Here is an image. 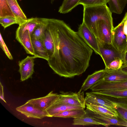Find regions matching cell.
<instances>
[{
	"mask_svg": "<svg viewBox=\"0 0 127 127\" xmlns=\"http://www.w3.org/2000/svg\"><path fill=\"white\" fill-rule=\"evenodd\" d=\"M54 49L47 61L50 67L61 77L71 78L84 72L89 66L93 50L63 21L48 18Z\"/></svg>",
	"mask_w": 127,
	"mask_h": 127,
	"instance_id": "obj_1",
	"label": "cell"
},
{
	"mask_svg": "<svg viewBox=\"0 0 127 127\" xmlns=\"http://www.w3.org/2000/svg\"><path fill=\"white\" fill-rule=\"evenodd\" d=\"M83 7V22L96 37V24L99 21H105L112 31V13L106 4Z\"/></svg>",
	"mask_w": 127,
	"mask_h": 127,
	"instance_id": "obj_2",
	"label": "cell"
},
{
	"mask_svg": "<svg viewBox=\"0 0 127 127\" xmlns=\"http://www.w3.org/2000/svg\"><path fill=\"white\" fill-rule=\"evenodd\" d=\"M97 38L101 54L100 56L104 61L105 68L107 67L109 64L115 60L121 59L123 60L124 53L117 50L112 43H107L101 41L97 37Z\"/></svg>",
	"mask_w": 127,
	"mask_h": 127,
	"instance_id": "obj_3",
	"label": "cell"
},
{
	"mask_svg": "<svg viewBox=\"0 0 127 127\" xmlns=\"http://www.w3.org/2000/svg\"><path fill=\"white\" fill-rule=\"evenodd\" d=\"M81 89L78 92L61 91L58 98L55 102L60 104L80 106L85 108L86 102L84 91Z\"/></svg>",
	"mask_w": 127,
	"mask_h": 127,
	"instance_id": "obj_4",
	"label": "cell"
},
{
	"mask_svg": "<svg viewBox=\"0 0 127 127\" xmlns=\"http://www.w3.org/2000/svg\"><path fill=\"white\" fill-rule=\"evenodd\" d=\"M86 111L89 116L102 124L103 126L108 127L110 125H115L127 127V121L119 114L118 116L116 117L95 113L87 109Z\"/></svg>",
	"mask_w": 127,
	"mask_h": 127,
	"instance_id": "obj_5",
	"label": "cell"
},
{
	"mask_svg": "<svg viewBox=\"0 0 127 127\" xmlns=\"http://www.w3.org/2000/svg\"><path fill=\"white\" fill-rule=\"evenodd\" d=\"M124 18L112 32V44L118 51L124 53L127 49V36L123 32Z\"/></svg>",
	"mask_w": 127,
	"mask_h": 127,
	"instance_id": "obj_6",
	"label": "cell"
},
{
	"mask_svg": "<svg viewBox=\"0 0 127 127\" xmlns=\"http://www.w3.org/2000/svg\"><path fill=\"white\" fill-rule=\"evenodd\" d=\"M77 32L80 36L95 53L100 56L97 37L83 22L79 26Z\"/></svg>",
	"mask_w": 127,
	"mask_h": 127,
	"instance_id": "obj_7",
	"label": "cell"
},
{
	"mask_svg": "<svg viewBox=\"0 0 127 127\" xmlns=\"http://www.w3.org/2000/svg\"><path fill=\"white\" fill-rule=\"evenodd\" d=\"M89 89L91 90L92 91L127 90V80L119 82H109L102 79L92 85Z\"/></svg>",
	"mask_w": 127,
	"mask_h": 127,
	"instance_id": "obj_8",
	"label": "cell"
},
{
	"mask_svg": "<svg viewBox=\"0 0 127 127\" xmlns=\"http://www.w3.org/2000/svg\"><path fill=\"white\" fill-rule=\"evenodd\" d=\"M16 110L28 118L42 119L46 117H50L46 110L35 107L28 101L24 104L16 108Z\"/></svg>",
	"mask_w": 127,
	"mask_h": 127,
	"instance_id": "obj_9",
	"label": "cell"
},
{
	"mask_svg": "<svg viewBox=\"0 0 127 127\" xmlns=\"http://www.w3.org/2000/svg\"><path fill=\"white\" fill-rule=\"evenodd\" d=\"M99 97L114 103L118 114L127 121V97H116L95 94Z\"/></svg>",
	"mask_w": 127,
	"mask_h": 127,
	"instance_id": "obj_10",
	"label": "cell"
},
{
	"mask_svg": "<svg viewBox=\"0 0 127 127\" xmlns=\"http://www.w3.org/2000/svg\"><path fill=\"white\" fill-rule=\"evenodd\" d=\"M59 97V94L51 91L45 96L32 99L28 101L35 107L46 110L57 100Z\"/></svg>",
	"mask_w": 127,
	"mask_h": 127,
	"instance_id": "obj_11",
	"label": "cell"
},
{
	"mask_svg": "<svg viewBox=\"0 0 127 127\" xmlns=\"http://www.w3.org/2000/svg\"><path fill=\"white\" fill-rule=\"evenodd\" d=\"M36 58L34 56H28L24 59L19 61V72L20 74L21 81L26 80L32 76L34 72V59Z\"/></svg>",
	"mask_w": 127,
	"mask_h": 127,
	"instance_id": "obj_12",
	"label": "cell"
},
{
	"mask_svg": "<svg viewBox=\"0 0 127 127\" xmlns=\"http://www.w3.org/2000/svg\"><path fill=\"white\" fill-rule=\"evenodd\" d=\"M41 21L40 18L32 17L28 19L17 29L16 33V39L19 42L21 39L24 32L28 31L31 35L37 26Z\"/></svg>",
	"mask_w": 127,
	"mask_h": 127,
	"instance_id": "obj_13",
	"label": "cell"
},
{
	"mask_svg": "<svg viewBox=\"0 0 127 127\" xmlns=\"http://www.w3.org/2000/svg\"><path fill=\"white\" fill-rule=\"evenodd\" d=\"M96 37L105 42L112 43V32L110 28L104 21H98L96 24Z\"/></svg>",
	"mask_w": 127,
	"mask_h": 127,
	"instance_id": "obj_14",
	"label": "cell"
},
{
	"mask_svg": "<svg viewBox=\"0 0 127 127\" xmlns=\"http://www.w3.org/2000/svg\"><path fill=\"white\" fill-rule=\"evenodd\" d=\"M103 79L109 82H119L127 80V73L121 68L113 70L105 68Z\"/></svg>",
	"mask_w": 127,
	"mask_h": 127,
	"instance_id": "obj_15",
	"label": "cell"
},
{
	"mask_svg": "<svg viewBox=\"0 0 127 127\" xmlns=\"http://www.w3.org/2000/svg\"><path fill=\"white\" fill-rule=\"evenodd\" d=\"M104 73V70L102 69L96 71L88 75L81 87L82 91L87 90L96 82L103 79Z\"/></svg>",
	"mask_w": 127,
	"mask_h": 127,
	"instance_id": "obj_16",
	"label": "cell"
},
{
	"mask_svg": "<svg viewBox=\"0 0 127 127\" xmlns=\"http://www.w3.org/2000/svg\"><path fill=\"white\" fill-rule=\"evenodd\" d=\"M87 109L94 112L106 115L118 117L119 114L115 109H109L102 105L86 103Z\"/></svg>",
	"mask_w": 127,
	"mask_h": 127,
	"instance_id": "obj_17",
	"label": "cell"
},
{
	"mask_svg": "<svg viewBox=\"0 0 127 127\" xmlns=\"http://www.w3.org/2000/svg\"><path fill=\"white\" fill-rule=\"evenodd\" d=\"M82 108L85 109L81 106L58 104L55 102L46 110L49 114L50 117H52L56 114L66 111Z\"/></svg>",
	"mask_w": 127,
	"mask_h": 127,
	"instance_id": "obj_18",
	"label": "cell"
},
{
	"mask_svg": "<svg viewBox=\"0 0 127 127\" xmlns=\"http://www.w3.org/2000/svg\"><path fill=\"white\" fill-rule=\"evenodd\" d=\"M34 52V56L39 58L47 61L49 59L47 51L40 40L31 37Z\"/></svg>",
	"mask_w": 127,
	"mask_h": 127,
	"instance_id": "obj_19",
	"label": "cell"
},
{
	"mask_svg": "<svg viewBox=\"0 0 127 127\" xmlns=\"http://www.w3.org/2000/svg\"><path fill=\"white\" fill-rule=\"evenodd\" d=\"M86 103L98 104L104 106L110 109H115L114 103L98 97L91 92L86 93Z\"/></svg>",
	"mask_w": 127,
	"mask_h": 127,
	"instance_id": "obj_20",
	"label": "cell"
},
{
	"mask_svg": "<svg viewBox=\"0 0 127 127\" xmlns=\"http://www.w3.org/2000/svg\"><path fill=\"white\" fill-rule=\"evenodd\" d=\"M41 40L47 51L49 59L52 57L53 54L54 46L53 38L48 26L47 23L46 28Z\"/></svg>",
	"mask_w": 127,
	"mask_h": 127,
	"instance_id": "obj_21",
	"label": "cell"
},
{
	"mask_svg": "<svg viewBox=\"0 0 127 127\" xmlns=\"http://www.w3.org/2000/svg\"><path fill=\"white\" fill-rule=\"evenodd\" d=\"M85 109L68 110L54 115L53 117L64 118H78L82 117L86 114Z\"/></svg>",
	"mask_w": 127,
	"mask_h": 127,
	"instance_id": "obj_22",
	"label": "cell"
},
{
	"mask_svg": "<svg viewBox=\"0 0 127 127\" xmlns=\"http://www.w3.org/2000/svg\"><path fill=\"white\" fill-rule=\"evenodd\" d=\"M19 42L23 46L27 53L34 55L31 35L28 31L24 32L21 39Z\"/></svg>",
	"mask_w": 127,
	"mask_h": 127,
	"instance_id": "obj_23",
	"label": "cell"
},
{
	"mask_svg": "<svg viewBox=\"0 0 127 127\" xmlns=\"http://www.w3.org/2000/svg\"><path fill=\"white\" fill-rule=\"evenodd\" d=\"M6 0L12 11L16 18L23 21H25L27 19L17 0Z\"/></svg>",
	"mask_w": 127,
	"mask_h": 127,
	"instance_id": "obj_24",
	"label": "cell"
},
{
	"mask_svg": "<svg viewBox=\"0 0 127 127\" xmlns=\"http://www.w3.org/2000/svg\"><path fill=\"white\" fill-rule=\"evenodd\" d=\"M108 1L111 12L118 14L122 13L127 3V0H108Z\"/></svg>",
	"mask_w": 127,
	"mask_h": 127,
	"instance_id": "obj_25",
	"label": "cell"
},
{
	"mask_svg": "<svg viewBox=\"0 0 127 127\" xmlns=\"http://www.w3.org/2000/svg\"><path fill=\"white\" fill-rule=\"evenodd\" d=\"M72 124L74 125L89 126L102 125V124L98 122L93 118L86 114L80 118H74Z\"/></svg>",
	"mask_w": 127,
	"mask_h": 127,
	"instance_id": "obj_26",
	"label": "cell"
},
{
	"mask_svg": "<svg viewBox=\"0 0 127 127\" xmlns=\"http://www.w3.org/2000/svg\"><path fill=\"white\" fill-rule=\"evenodd\" d=\"M40 18V22L35 28L31 36V37L41 40L46 28L47 21V18Z\"/></svg>",
	"mask_w": 127,
	"mask_h": 127,
	"instance_id": "obj_27",
	"label": "cell"
},
{
	"mask_svg": "<svg viewBox=\"0 0 127 127\" xmlns=\"http://www.w3.org/2000/svg\"><path fill=\"white\" fill-rule=\"evenodd\" d=\"M80 0H64L59 8L58 12L61 13L65 14L71 12L78 5Z\"/></svg>",
	"mask_w": 127,
	"mask_h": 127,
	"instance_id": "obj_28",
	"label": "cell"
},
{
	"mask_svg": "<svg viewBox=\"0 0 127 127\" xmlns=\"http://www.w3.org/2000/svg\"><path fill=\"white\" fill-rule=\"evenodd\" d=\"M95 94L116 97H127V90H101L92 91Z\"/></svg>",
	"mask_w": 127,
	"mask_h": 127,
	"instance_id": "obj_29",
	"label": "cell"
},
{
	"mask_svg": "<svg viewBox=\"0 0 127 127\" xmlns=\"http://www.w3.org/2000/svg\"><path fill=\"white\" fill-rule=\"evenodd\" d=\"M16 18L12 11L6 0H0V18L7 17Z\"/></svg>",
	"mask_w": 127,
	"mask_h": 127,
	"instance_id": "obj_30",
	"label": "cell"
},
{
	"mask_svg": "<svg viewBox=\"0 0 127 127\" xmlns=\"http://www.w3.org/2000/svg\"><path fill=\"white\" fill-rule=\"evenodd\" d=\"M25 21L10 16L0 18V23L4 29L13 24H17L20 25Z\"/></svg>",
	"mask_w": 127,
	"mask_h": 127,
	"instance_id": "obj_31",
	"label": "cell"
},
{
	"mask_svg": "<svg viewBox=\"0 0 127 127\" xmlns=\"http://www.w3.org/2000/svg\"><path fill=\"white\" fill-rule=\"evenodd\" d=\"M108 1V0H80L78 4L83 6H91L106 5Z\"/></svg>",
	"mask_w": 127,
	"mask_h": 127,
	"instance_id": "obj_32",
	"label": "cell"
},
{
	"mask_svg": "<svg viewBox=\"0 0 127 127\" xmlns=\"http://www.w3.org/2000/svg\"><path fill=\"white\" fill-rule=\"evenodd\" d=\"M123 64V60L121 59L115 60L109 64L105 68L113 70L118 69L121 68Z\"/></svg>",
	"mask_w": 127,
	"mask_h": 127,
	"instance_id": "obj_33",
	"label": "cell"
},
{
	"mask_svg": "<svg viewBox=\"0 0 127 127\" xmlns=\"http://www.w3.org/2000/svg\"><path fill=\"white\" fill-rule=\"evenodd\" d=\"M0 47L8 58L10 60H12L13 58L3 40L1 33H0Z\"/></svg>",
	"mask_w": 127,
	"mask_h": 127,
	"instance_id": "obj_34",
	"label": "cell"
},
{
	"mask_svg": "<svg viewBox=\"0 0 127 127\" xmlns=\"http://www.w3.org/2000/svg\"><path fill=\"white\" fill-rule=\"evenodd\" d=\"M0 99L2 100L5 102L6 103L5 101L4 96V93L3 92V87L1 83H0Z\"/></svg>",
	"mask_w": 127,
	"mask_h": 127,
	"instance_id": "obj_35",
	"label": "cell"
},
{
	"mask_svg": "<svg viewBox=\"0 0 127 127\" xmlns=\"http://www.w3.org/2000/svg\"><path fill=\"white\" fill-rule=\"evenodd\" d=\"M124 18V22L123 28V32L124 34L127 36V20L125 16Z\"/></svg>",
	"mask_w": 127,
	"mask_h": 127,
	"instance_id": "obj_36",
	"label": "cell"
},
{
	"mask_svg": "<svg viewBox=\"0 0 127 127\" xmlns=\"http://www.w3.org/2000/svg\"><path fill=\"white\" fill-rule=\"evenodd\" d=\"M123 65H127V49L124 53L123 58Z\"/></svg>",
	"mask_w": 127,
	"mask_h": 127,
	"instance_id": "obj_37",
	"label": "cell"
},
{
	"mask_svg": "<svg viewBox=\"0 0 127 127\" xmlns=\"http://www.w3.org/2000/svg\"><path fill=\"white\" fill-rule=\"evenodd\" d=\"M121 68L122 70L127 73V65H123Z\"/></svg>",
	"mask_w": 127,
	"mask_h": 127,
	"instance_id": "obj_38",
	"label": "cell"
},
{
	"mask_svg": "<svg viewBox=\"0 0 127 127\" xmlns=\"http://www.w3.org/2000/svg\"><path fill=\"white\" fill-rule=\"evenodd\" d=\"M125 16H126V18L127 19V12H126L125 15Z\"/></svg>",
	"mask_w": 127,
	"mask_h": 127,
	"instance_id": "obj_39",
	"label": "cell"
}]
</instances>
